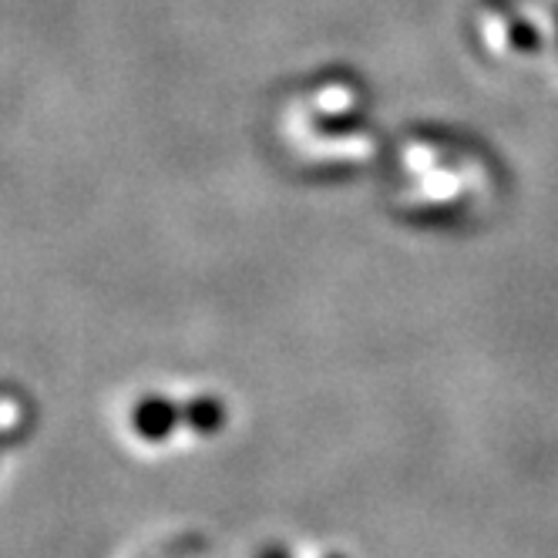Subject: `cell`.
I'll use <instances>...</instances> for the list:
<instances>
[{
  "label": "cell",
  "instance_id": "6da1fadb",
  "mask_svg": "<svg viewBox=\"0 0 558 558\" xmlns=\"http://www.w3.org/2000/svg\"><path fill=\"white\" fill-rule=\"evenodd\" d=\"M179 408L172 401H166V397H145V401L135 404L132 411V427L138 437H145V441H162V437H169L179 424Z\"/></svg>",
  "mask_w": 558,
  "mask_h": 558
},
{
  "label": "cell",
  "instance_id": "7a4b0ae2",
  "mask_svg": "<svg viewBox=\"0 0 558 558\" xmlns=\"http://www.w3.org/2000/svg\"><path fill=\"white\" fill-rule=\"evenodd\" d=\"M185 421L192 424V430L198 434H216L226 421V408L219 401H213V397H198V401L189 404L185 411Z\"/></svg>",
  "mask_w": 558,
  "mask_h": 558
},
{
  "label": "cell",
  "instance_id": "3957f363",
  "mask_svg": "<svg viewBox=\"0 0 558 558\" xmlns=\"http://www.w3.org/2000/svg\"><path fill=\"white\" fill-rule=\"evenodd\" d=\"M508 37H511V45L518 51H525V54H535L542 48V37L538 31L525 21V17H508Z\"/></svg>",
  "mask_w": 558,
  "mask_h": 558
},
{
  "label": "cell",
  "instance_id": "277c9868",
  "mask_svg": "<svg viewBox=\"0 0 558 558\" xmlns=\"http://www.w3.org/2000/svg\"><path fill=\"white\" fill-rule=\"evenodd\" d=\"M555 24H558V11H555Z\"/></svg>",
  "mask_w": 558,
  "mask_h": 558
}]
</instances>
